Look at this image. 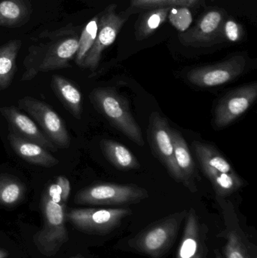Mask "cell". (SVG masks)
Segmentation results:
<instances>
[{
    "mask_svg": "<svg viewBox=\"0 0 257 258\" xmlns=\"http://www.w3.org/2000/svg\"><path fill=\"white\" fill-rule=\"evenodd\" d=\"M64 27L44 33L48 40L32 45L24 60L27 71L21 80L33 79L38 73L70 68L78 50V37L75 28Z\"/></svg>",
    "mask_w": 257,
    "mask_h": 258,
    "instance_id": "cell-1",
    "label": "cell"
},
{
    "mask_svg": "<svg viewBox=\"0 0 257 258\" xmlns=\"http://www.w3.org/2000/svg\"><path fill=\"white\" fill-rule=\"evenodd\" d=\"M43 227L35 235L34 243L41 254L51 257L58 252L68 241L65 226L66 204L62 203L60 191L57 183L50 185L41 200Z\"/></svg>",
    "mask_w": 257,
    "mask_h": 258,
    "instance_id": "cell-2",
    "label": "cell"
},
{
    "mask_svg": "<svg viewBox=\"0 0 257 258\" xmlns=\"http://www.w3.org/2000/svg\"><path fill=\"white\" fill-rule=\"evenodd\" d=\"M94 107L117 130L135 143L139 147L144 146L143 134L134 119L128 101L114 89L98 88L90 94Z\"/></svg>",
    "mask_w": 257,
    "mask_h": 258,
    "instance_id": "cell-3",
    "label": "cell"
},
{
    "mask_svg": "<svg viewBox=\"0 0 257 258\" xmlns=\"http://www.w3.org/2000/svg\"><path fill=\"white\" fill-rule=\"evenodd\" d=\"M187 211L176 212L152 224L128 240L131 249L150 258H161L175 243Z\"/></svg>",
    "mask_w": 257,
    "mask_h": 258,
    "instance_id": "cell-4",
    "label": "cell"
},
{
    "mask_svg": "<svg viewBox=\"0 0 257 258\" xmlns=\"http://www.w3.org/2000/svg\"><path fill=\"white\" fill-rule=\"evenodd\" d=\"M149 197L146 189L135 185L98 183L77 192L75 203L93 206H123L138 203Z\"/></svg>",
    "mask_w": 257,
    "mask_h": 258,
    "instance_id": "cell-5",
    "label": "cell"
},
{
    "mask_svg": "<svg viewBox=\"0 0 257 258\" xmlns=\"http://www.w3.org/2000/svg\"><path fill=\"white\" fill-rule=\"evenodd\" d=\"M220 207L224 230L220 236L225 240L226 258H257L256 247L244 231L233 204L225 198L216 197Z\"/></svg>",
    "mask_w": 257,
    "mask_h": 258,
    "instance_id": "cell-6",
    "label": "cell"
},
{
    "mask_svg": "<svg viewBox=\"0 0 257 258\" xmlns=\"http://www.w3.org/2000/svg\"><path fill=\"white\" fill-rule=\"evenodd\" d=\"M131 214L125 208L117 209H75L66 212V219L78 230L87 233L106 234L120 225Z\"/></svg>",
    "mask_w": 257,
    "mask_h": 258,
    "instance_id": "cell-7",
    "label": "cell"
},
{
    "mask_svg": "<svg viewBox=\"0 0 257 258\" xmlns=\"http://www.w3.org/2000/svg\"><path fill=\"white\" fill-rule=\"evenodd\" d=\"M148 138L154 155L164 165L170 175L178 183L184 180L175 156L172 128L167 119L158 112L154 111L149 117Z\"/></svg>",
    "mask_w": 257,
    "mask_h": 258,
    "instance_id": "cell-8",
    "label": "cell"
},
{
    "mask_svg": "<svg viewBox=\"0 0 257 258\" xmlns=\"http://www.w3.org/2000/svg\"><path fill=\"white\" fill-rule=\"evenodd\" d=\"M18 105L37 122L57 148H69L70 137L67 128L61 118L48 104L33 97L26 96L18 101Z\"/></svg>",
    "mask_w": 257,
    "mask_h": 258,
    "instance_id": "cell-9",
    "label": "cell"
},
{
    "mask_svg": "<svg viewBox=\"0 0 257 258\" xmlns=\"http://www.w3.org/2000/svg\"><path fill=\"white\" fill-rule=\"evenodd\" d=\"M116 5L107 7L100 14L98 34L93 46L83 60L81 68L95 71L101 61V56L106 48L113 44L128 16L116 15Z\"/></svg>",
    "mask_w": 257,
    "mask_h": 258,
    "instance_id": "cell-10",
    "label": "cell"
},
{
    "mask_svg": "<svg viewBox=\"0 0 257 258\" xmlns=\"http://www.w3.org/2000/svg\"><path fill=\"white\" fill-rule=\"evenodd\" d=\"M246 63L244 56H233L216 64L195 68L187 74V79L198 87H216L240 77L245 69Z\"/></svg>",
    "mask_w": 257,
    "mask_h": 258,
    "instance_id": "cell-11",
    "label": "cell"
},
{
    "mask_svg": "<svg viewBox=\"0 0 257 258\" xmlns=\"http://www.w3.org/2000/svg\"><path fill=\"white\" fill-rule=\"evenodd\" d=\"M257 98V83H250L228 92L216 108L214 124L221 128L232 124L251 107Z\"/></svg>",
    "mask_w": 257,
    "mask_h": 258,
    "instance_id": "cell-12",
    "label": "cell"
},
{
    "mask_svg": "<svg viewBox=\"0 0 257 258\" xmlns=\"http://www.w3.org/2000/svg\"><path fill=\"white\" fill-rule=\"evenodd\" d=\"M208 227L202 224L194 209L187 212L185 227L177 258H207Z\"/></svg>",
    "mask_w": 257,
    "mask_h": 258,
    "instance_id": "cell-13",
    "label": "cell"
},
{
    "mask_svg": "<svg viewBox=\"0 0 257 258\" xmlns=\"http://www.w3.org/2000/svg\"><path fill=\"white\" fill-rule=\"evenodd\" d=\"M0 113L9 124V131L24 139L33 141L43 148L51 152H57L58 148L51 140L42 133L36 124L28 116L21 113L14 106L0 108Z\"/></svg>",
    "mask_w": 257,
    "mask_h": 258,
    "instance_id": "cell-14",
    "label": "cell"
},
{
    "mask_svg": "<svg viewBox=\"0 0 257 258\" xmlns=\"http://www.w3.org/2000/svg\"><path fill=\"white\" fill-rule=\"evenodd\" d=\"M8 140L15 153L29 163L44 168H52L59 164L58 159L48 150L33 141L21 138L12 132H9Z\"/></svg>",
    "mask_w": 257,
    "mask_h": 258,
    "instance_id": "cell-15",
    "label": "cell"
},
{
    "mask_svg": "<svg viewBox=\"0 0 257 258\" xmlns=\"http://www.w3.org/2000/svg\"><path fill=\"white\" fill-rule=\"evenodd\" d=\"M172 141H173L175 156L178 168L184 177V185L192 192L197 191L196 180V165L191 156L187 141L181 133L172 128Z\"/></svg>",
    "mask_w": 257,
    "mask_h": 258,
    "instance_id": "cell-16",
    "label": "cell"
},
{
    "mask_svg": "<svg viewBox=\"0 0 257 258\" xmlns=\"http://www.w3.org/2000/svg\"><path fill=\"white\" fill-rule=\"evenodd\" d=\"M194 149L205 175L216 173L235 172L226 158L213 146L196 142Z\"/></svg>",
    "mask_w": 257,
    "mask_h": 258,
    "instance_id": "cell-17",
    "label": "cell"
},
{
    "mask_svg": "<svg viewBox=\"0 0 257 258\" xmlns=\"http://www.w3.org/2000/svg\"><path fill=\"white\" fill-rule=\"evenodd\" d=\"M32 12L28 0H0V27H21L28 22Z\"/></svg>",
    "mask_w": 257,
    "mask_h": 258,
    "instance_id": "cell-18",
    "label": "cell"
},
{
    "mask_svg": "<svg viewBox=\"0 0 257 258\" xmlns=\"http://www.w3.org/2000/svg\"><path fill=\"white\" fill-rule=\"evenodd\" d=\"M51 84L53 90L71 114L76 119H81L82 97L78 88L67 79L59 75L53 76Z\"/></svg>",
    "mask_w": 257,
    "mask_h": 258,
    "instance_id": "cell-19",
    "label": "cell"
},
{
    "mask_svg": "<svg viewBox=\"0 0 257 258\" xmlns=\"http://www.w3.org/2000/svg\"><path fill=\"white\" fill-rule=\"evenodd\" d=\"M101 147L107 160L119 170L139 169L138 159L125 146L113 140L104 139Z\"/></svg>",
    "mask_w": 257,
    "mask_h": 258,
    "instance_id": "cell-20",
    "label": "cell"
},
{
    "mask_svg": "<svg viewBox=\"0 0 257 258\" xmlns=\"http://www.w3.org/2000/svg\"><path fill=\"white\" fill-rule=\"evenodd\" d=\"M21 45V40L13 39L0 46V91L8 89L13 81Z\"/></svg>",
    "mask_w": 257,
    "mask_h": 258,
    "instance_id": "cell-21",
    "label": "cell"
},
{
    "mask_svg": "<svg viewBox=\"0 0 257 258\" xmlns=\"http://www.w3.org/2000/svg\"><path fill=\"white\" fill-rule=\"evenodd\" d=\"M222 21V15L217 11L208 12L203 17L197 30L186 39V42L193 45H209V42L215 39L216 32L218 30Z\"/></svg>",
    "mask_w": 257,
    "mask_h": 258,
    "instance_id": "cell-22",
    "label": "cell"
},
{
    "mask_svg": "<svg viewBox=\"0 0 257 258\" xmlns=\"http://www.w3.org/2000/svg\"><path fill=\"white\" fill-rule=\"evenodd\" d=\"M25 192V185L18 177L0 174V204L15 206L24 199Z\"/></svg>",
    "mask_w": 257,
    "mask_h": 258,
    "instance_id": "cell-23",
    "label": "cell"
},
{
    "mask_svg": "<svg viewBox=\"0 0 257 258\" xmlns=\"http://www.w3.org/2000/svg\"><path fill=\"white\" fill-rule=\"evenodd\" d=\"M214 186L216 197L226 198L238 191L244 184L242 179L234 173H216L207 175Z\"/></svg>",
    "mask_w": 257,
    "mask_h": 258,
    "instance_id": "cell-24",
    "label": "cell"
},
{
    "mask_svg": "<svg viewBox=\"0 0 257 258\" xmlns=\"http://www.w3.org/2000/svg\"><path fill=\"white\" fill-rule=\"evenodd\" d=\"M99 20L100 15L94 17L87 23L78 37V50L75 57V63L78 66H81L83 60L95 43L98 34Z\"/></svg>",
    "mask_w": 257,
    "mask_h": 258,
    "instance_id": "cell-25",
    "label": "cell"
},
{
    "mask_svg": "<svg viewBox=\"0 0 257 258\" xmlns=\"http://www.w3.org/2000/svg\"><path fill=\"white\" fill-rule=\"evenodd\" d=\"M172 8H157L146 14L139 25L137 33V39H146L150 36L164 22Z\"/></svg>",
    "mask_w": 257,
    "mask_h": 258,
    "instance_id": "cell-26",
    "label": "cell"
},
{
    "mask_svg": "<svg viewBox=\"0 0 257 258\" xmlns=\"http://www.w3.org/2000/svg\"><path fill=\"white\" fill-rule=\"evenodd\" d=\"M200 0H131V6L137 9H151L161 7H191Z\"/></svg>",
    "mask_w": 257,
    "mask_h": 258,
    "instance_id": "cell-27",
    "label": "cell"
},
{
    "mask_svg": "<svg viewBox=\"0 0 257 258\" xmlns=\"http://www.w3.org/2000/svg\"><path fill=\"white\" fill-rule=\"evenodd\" d=\"M169 21L170 24L180 31L187 30L193 22L191 12L184 6H175L169 12Z\"/></svg>",
    "mask_w": 257,
    "mask_h": 258,
    "instance_id": "cell-28",
    "label": "cell"
},
{
    "mask_svg": "<svg viewBox=\"0 0 257 258\" xmlns=\"http://www.w3.org/2000/svg\"><path fill=\"white\" fill-rule=\"evenodd\" d=\"M225 35L230 42H238L241 38V30L235 21L229 20L225 24Z\"/></svg>",
    "mask_w": 257,
    "mask_h": 258,
    "instance_id": "cell-29",
    "label": "cell"
},
{
    "mask_svg": "<svg viewBox=\"0 0 257 258\" xmlns=\"http://www.w3.org/2000/svg\"><path fill=\"white\" fill-rule=\"evenodd\" d=\"M56 183L59 186L60 191V198L62 203L66 204L70 194V183L67 177L64 176H58L56 179Z\"/></svg>",
    "mask_w": 257,
    "mask_h": 258,
    "instance_id": "cell-30",
    "label": "cell"
},
{
    "mask_svg": "<svg viewBox=\"0 0 257 258\" xmlns=\"http://www.w3.org/2000/svg\"><path fill=\"white\" fill-rule=\"evenodd\" d=\"M9 252L4 250H0V258H6L9 256Z\"/></svg>",
    "mask_w": 257,
    "mask_h": 258,
    "instance_id": "cell-31",
    "label": "cell"
},
{
    "mask_svg": "<svg viewBox=\"0 0 257 258\" xmlns=\"http://www.w3.org/2000/svg\"><path fill=\"white\" fill-rule=\"evenodd\" d=\"M214 254H215V257L214 258H223V256H222L221 253L219 251V249L215 250V253H214Z\"/></svg>",
    "mask_w": 257,
    "mask_h": 258,
    "instance_id": "cell-32",
    "label": "cell"
}]
</instances>
